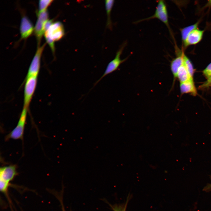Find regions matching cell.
<instances>
[{
  "label": "cell",
  "mask_w": 211,
  "mask_h": 211,
  "mask_svg": "<svg viewBox=\"0 0 211 211\" xmlns=\"http://www.w3.org/2000/svg\"><path fill=\"white\" fill-rule=\"evenodd\" d=\"M64 33L63 25L59 21L52 22L45 29L44 35L46 42L53 53L55 52L54 42L60 40L64 36Z\"/></svg>",
  "instance_id": "6da1fadb"
},
{
  "label": "cell",
  "mask_w": 211,
  "mask_h": 211,
  "mask_svg": "<svg viewBox=\"0 0 211 211\" xmlns=\"http://www.w3.org/2000/svg\"><path fill=\"white\" fill-rule=\"evenodd\" d=\"M154 18L158 19L163 23L167 28L170 33L171 34H172L169 23L167 6L164 1H157V4L153 15L148 18L139 20L135 23H137Z\"/></svg>",
  "instance_id": "7a4b0ae2"
},
{
  "label": "cell",
  "mask_w": 211,
  "mask_h": 211,
  "mask_svg": "<svg viewBox=\"0 0 211 211\" xmlns=\"http://www.w3.org/2000/svg\"><path fill=\"white\" fill-rule=\"evenodd\" d=\"M38 75L25 78L24 87L23 108L28 110L36 87Z\"/></svg>",
  "instance_id": "3957f363"
},
{
  "label": "cell",
  "mask_w": 211,
  "mask_h": 211,
  "mask_svg": "<svg viewBox=\"0 0 211 211\" xmlns=\"http://www.w3.org/2000/svg\"><path fill=\"white\" fill-rule=\"evenodd\" d=\"M28 110L27 109L23 108L16 126L6 136V140L23 138Z\"/></svg>",
  "instance_id": "277c9868"
},
{
  "label": "cell",
  "mask_w": 211,
  "mask_h": 211,
  "mask_svg": "<svg viewBox=\"0 0 211 211\" xmlns=\"http://www.w3.org/2000/svg\"><path fill=\"white\" fill-rule=\"evenodd\" d=\"M126 45V42H125L121 45L117 52L114 58L108 64L103 74L95 82L94 84V86L96 85L105 76L117 70L120 65L127 60L128 57L123 59H121L120 58L121 55Z\"/></svg>",
  "instance_id": "5b68a950"
},
{
  "label": "cell",
  "mask_w": 211,
  "mask_h": 211,
  "mask_svg": "<svg viewBox=\"0 0 211 211\" xmlns=\"http://www.w3.org/2000/svg\"><path fill=\"white\" fill-rule=\"evenodd\" d=\"M37 19L34 27V33L37 40L38 47L40 46V42L45 33V27L47 21L49 20V14L47 10L37 14Z\"/></svg>",
  "instance_id": "8992f818"
},
{
  "label": "cell",
  "mask_w": 211,
  "mask_h": 211,
  "mask_svg": "<svg viewBox=\"0 0 211 211\" xmlns=\"http://www.w3.org/2000/svg\"><path fill=\"white\" fill-rule=\"evenodd\" d=\"M46 43L37 47L35 54L33 58L28 69L26 78L33 76L38 75L40 65L41 56Z\"/></svg>",
  "instance_id": "52a82bcc"
},
{
  "label": "cell",
  "mask_w": 211,
  "mask_h": 211,
  "mask_svg": "<svg viewBox=\"0 0 211 211\" xmlns=\"http://www.w3.org/2000/svg\"><path fill=\"white\" fill-rule=\"evenodd\" d=\"M18 174L16 165H10L1 167L0 169V181L10 183Z\"/></svg>",
  "instance_id": "ba28073f"
},
{
  "label": "cell",
  "mask_w": 211,
  "mask_h": 211,
  "mask_svg": "<svg viewBox=\"0 0 211 211\" xmlns=\"http://www.w3.org/2000/svg\"><path fill=\"white\" fill-rule=\"evenodd\" d=\"M34 30L33 25L30 20L27 16H23L20 26L21 39L27 38L32 34Z\"/></svg>",
  "instance_id": "9c48e42d"
},
{
  "label": "cell",
  "mask_w": 211,
  "mask_h": 211,
  "mask_svg": "<svg viewBox=\"0 0 211 211\" xmlns=\"http://www.w3.org/2000/svg\"><path fill=\"white\" fill-rule=\"evenodd\" d=\"M204 30L199 29L198 28L193 30L188 35L184 42L183 44L184 48L187 47L196 45L202 40Z\"/></svg>",
  "instance_id": "30bf717a"
},
{
  "label": "cell",
  "mask_w": 211,
  "mask_h": 211,
  "mask_svg": "<svg viewBox=\"0 0 211 211\" xmlns=\"http://www.w3.org/2000/svg\"><path fill=\"white\" fill-rule=\"evenodd\" d=\"M183 51L179 52L178 51L177 53L176 57L172 59L171 61L170 65V69L173 76V86L176 80L177 79V72L179 68L182 64L183 62Z\"/></svg>",
  "instance_id": "8fae6325"
},
{
  "label": "cell",
  "mask_w": 211,
  "mask_h": 211,
  "mask_svg": "<svg viewBox=\"0 0 211 211\" xmlns=\"http://www.w3.org/2000/svg\"><path fill=\"white\" fill-rule=\"evenodd\" d=\"M179 88L181 95L188 94L193 96H195L198 94L193 79L180 83Z\"/></svg>",
  "instance_id": "7c38bea8"
},
{
  "label": "cell",
  "mask_w": 211,
  "mask_h": 211,
  "mask_svg": "<svg viewBox=\"0 0 211 211\" xmlns=\"http://www.w3.org/2000/svg\"><path fill=\"white\" fill-rule=\"evenodd\" d=\"M177 79H178L180 83L184 82L191 79H193L190 75L183 62L178 70Z\"/></svg>",
  "instance_id": "4fadbf2b"
},
{
  "label": "cell",
  "mask_w": 211,
  "mask_h": 211,
  "mask_svg": "<svg viewBox=\"0 0 211 211\" xmlns=\"http://www.w3.org/2000/svg\"><path fill=\"white\" fill-rule=\"evenodd\" d=\"M199 24V21H198L193 24L186 27L180 29L183 44L184 42L189 34L193 30L198 28Z\"/></svg>",
  "instance_id": "5bb4252c"
},
{
  "label": "cell",
  "mask_w": 211,
  "mask_h": 211,
  "mask_svg": "<svg viewBox=\"0 0 211 211\" xmlns=\"http://www.w3.org/2000/svg\"><path fill=\"white\" fill-rule=\"evenodd\" d=\"M183 64L192 78H193L195 69L190 59L183 52Z\"/></svg>",
  "instance_id": "9a60e30c"
},
{
  "label": "cell",
  "mask_w": 211,
  "mask_h": 211,
  "mask_svg": "<svg viewBox=\"0 0 211 211\" xmlns=\"http://www.w3.org/2000/svg\"><path fill=\"white\" fill-rule=\"evenodd\" d=\"M114 1L112 0H106L105 1L106 9L107 16V26L111 28L112 23L110 20V13L114 4Z\"/></svg>",
  "instance_id": "2e32d148"
},
{
  "label": "cell",
  "mask_w": 211,
  "mask_h": 211,
  "mask_svg": "<svg viewBox=\"0 0 211 211\" xmlns=\"http://www.w3.org/2000/svg\"><path fill=\"white\" fill-rule=\"evenodd\" d=\"M53 1L52 0H40L38 4V8L37 14L47 10V7Z\"/></svg>",
  "instance_id": "e0dca14e"
},
{
  "label": "cell",
  "mask_w": 211,
  "mask_h": 211,
  "mask_svg": "<svg viewBox=\"0 0 211 211\" xmlns=\"http://www.w3.org/2000/svg\"><path fill=\"white\" fill-rule=\"evenodd\" d=\"M130 197L129 195L127 197L126 202L123 204L115 205L111 207L114 211H126L128 203L130 199Z\"/></svg>",
  "instance_id": "ac0fdd59"
},
{
  "label": "cell",
  "mask_w": 211,
  "mask_h": 211,
  "mask_svg": "<svg viewBox=\"0 0 211 211\" xmlns=\"http://www.w3.org/2000/svg\"><path fill=\"white\" fill-rule=\"evenodd\" d=\"M202 72L203 75L207 80L211 78V62L203 70Z\"/></svg>",
  "instance_id": "d6986e66"
},
{
  "label": "cell",
  "mask_w": 211,
  "mask_h": 211,
  "mask_svg": "<svg viewBox=\"0 0 211 211\" xmlns=\"http://www.w3.org/2000/svg\"><path fill=\"white\" fill-rule=\"evenodd\" d=\"M209 87H211V78L207 79L206 81L200 85L199 88L200 89H203Z\"/></svg>",
  "instance_id": "ffe728a7"
},
{
  "label": "cell",
  "mask_w": 211,
  "mask_h": 211,
  "mask_svg": "<svg viewBox=\"0 0 211 211\" xmlns=\"http://www.w3.org/2000/svg\"><path fill=\"white\" fill-rule=\"evenodd\" d=\"M211 190V183H208L203 188V190L204 191L208 192Z\"/></svg>",
  "instance_id": "44dd1931"
},
{
  "label": "cell",
  "mask_w": 211,
  "mask_h": 211,
  "mask_svg": "<svg viewBox=\"0 0 211 211\" xmlns=\"http://www.w3.org/2000/svg\"><path fill=\"white\" fill-rule=\"evenodd\" d=\"M62 204V203H61V204L62 205V211H65V210H64V207L63 204Z\"/></svg>",
  "instance_id": "7402d4cb"
}]
</instances>
